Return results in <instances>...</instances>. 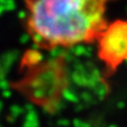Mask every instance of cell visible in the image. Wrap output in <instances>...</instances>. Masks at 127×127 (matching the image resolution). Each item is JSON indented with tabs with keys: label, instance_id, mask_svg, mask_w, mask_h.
<instances>
[{
	"label": "cell",
	"instance_id": "1",
	"mask_svg": "<svg viewBox=\"0 0 127 127\" xmlns=\"http://www.w3.org/2000/svg\"><path fill=\"white\" fill-rule=\"evenodd\" d=\"M110 0H23L26 29L40 49L71 48L97 40L106 29Z\"/></svg>",
	"mask_w": 127,
	"mask_h": 127
},
{
	"label": "cell",
	"instance_id": "2",
	"mask_svg": "<svg viewBox=\"0 0 127 127\" xmlns=\"http://www.w3.org/2000/svg\"><path fill=\"white\" fill-rule=\"evenodd\" d=\"M97 41L101 59L114 70L127 59V21L120 20L107 26Z\"/></svg>",
	"mask_w": 127,
	"mask_h": 127
}]
</instances>
